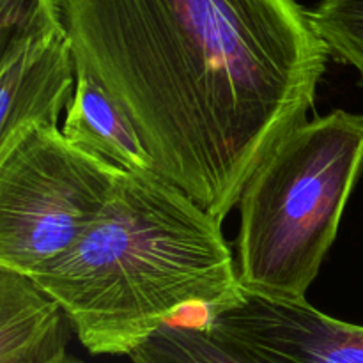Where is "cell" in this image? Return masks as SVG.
Returning a JSON list of instances; mask_svg holds the SVG:
<instances>
[{
  "label": "cell",
  "mask_w": 363,
  "mask_h": 363,
  "mask_svg": "<svg viewBox=\"0 0 363 363\" xmlns=\"http://www.w3.org/2000/svg\"><path fill=\"white\" fill-rule=\"evenodd\" d=\"M77 71L220 223L307 121L330 50L298 0H55Z\"/></svg>",
  "instance_id": "6da1fadb"
},
{
  "label": "cell",
  "mask_w": 363,
  "mask_h": 363,
  "mask_svg": "<svg viewBox=\"0 0 363 363\" xmlns=\"http://www.w3.org/2000/svg\"><path fill=\"white\" fill-rule=\"evenodd\" d=\"M28 277L91 354L131 357L183 307L211 319L247 298L222 223L156 172H124L84 236Z\"/></svg>",
  "instance_id": "7a4b0ae2"
},
{
  "label": "cell",
  "mask_w": 363,
  "mask_h": 363,
  "mask_svg": "<svg viewBox=\"0 0 363 363\" xmlns=\"http://www.w3.org/2000/svg\"><path fill=\"white\" fill-rule=\"evenodd\" d=\"M362 170L363 113L333 110L279 142L238 204V277L245 293L307 301Z\"/></svg>",
  "instance_id": "3957f363"
},
{
  "label": "cell",
  "mask_w": 363,
  "mask_h": 363,
  "mask_svg": "<svg viewBox=\"0 0 363 363\" xmlns=\"http://www.w3.org/2000/svg\"><path fill=\"white\" fill-rule=\"evenodd\" d=\"M124 174L71 144L59 128H35L0 155V268L34 275L92 225Z\"/></svg>",
  "instance_id": "277c9868"
},
{
  "label": "cell",
  "mask_w": 363,
  "mask_h": 363,
  "mask_svg": "<svg viewBox=\"0 0 363 363\" xmlns=\"http://www.w3.org/2000/svg\"><path fill=\"white\" fill-rule=\"evenodd\" d=\"M206 330L262 363H363V326L330 318L308 301L247 294L238 307L211 315Z\"/></svg>",
  "instance_id": "5b68a950"
},
{
  "label": "cell",
  "mask_w": 363,
  "mask_h": 363,
  "mask_svg": "<svg viewBox=\"0 0 363 363\" xmlns=\"http://www.w3.org/2000/svg\"><path fill=\"white\" fill-rule=\"evenodd\" d=\"M77 89L62 23L0 43V155L35 128H57Z\"/></svg>",
  "instance_id": "8992f818"
},
{
  "label": "cell",
  "mask_w": 363,
  "mask_h": 363,
  "mask_svg": "<svg viewBox=\"0 0 363 363\" xmlns=\"http://www.w3.org/2000/svg\"><path fill=\"white\" fill-rule=\"evenodd\" d=\"M71 330L66 311L32 277L0 268V363L52 358L66 350Z\"/></svg>",
  "instance_id": "52a82bcc"
},
{
  "label": "cell",
  "mask_w": 363,
  "mask_h": 363,
  "mask_svg": "<svg viewBox=\"0 0 363 363\" xmlns=\"http://www.w3.org/2000/svg\"><path fill=\"white\" fill-rule=\"evenodd\" d=\"M62 133L73 145L124 172H156L151 155L126 113L94 78L80 71H77V89L66 108Z\"/></svg>",
  "instance_id": "ba28073f"
},
{
  "label": "cell",
  "mask_w": 363,
  "mask_h": 363,
  "mask_svg": "<svg viewBox=\"0 0 363 363\" xmlns=\"http://www.w3.org/2000/svg\"><path fill=\"white\" fill-rule=\"evenodd\" d=\"M133 363H262L195 326L167 325L131 354Z\"/></svg>",
  "instance_id": "9c48e42d"
},
{
  "label": "cell",
  "mask_w": 363,
  "mask_h": 363,
  "mask_svg": "<svg viewBox=\"0 0 363 363\" xmlns=\"http://www.w3.org/2000/svg\"><path fill=\"white\" fill-rule=\"evenodd\" d=\"M308 14L330 55L354 67L363 87V0H321Z\"/></svg>",
  "instance_id": "30bf717a"
},
{
  "label": "cell",
  "mask_w": 363,
  "mask_h": 363,
  "mask_svg": "<svg viewBox=\"0 0 363 363\" xmlns=\"http://www.w3.org/2000/svg\"><path fill=\"white\" fill-rule=\"evenodd\" d=\"M35 363H84V362H82L80 358L69 354L66 350H64V351H60V353L53 354L52 358H46V360L35 362Z\"/></svg>",
  "instance_id": "8fae6325"
}]
</instances>
